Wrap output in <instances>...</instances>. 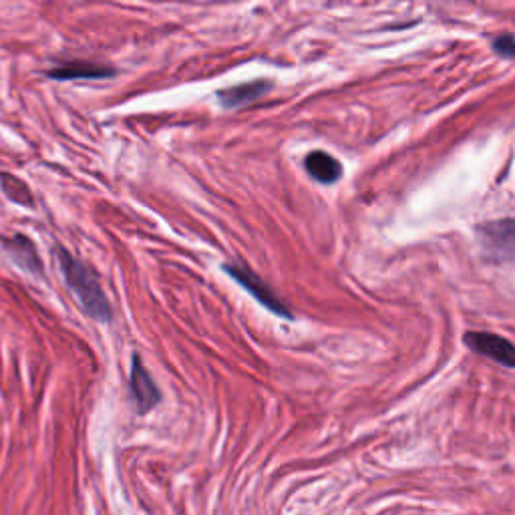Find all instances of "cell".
Masks as SVG:
<instances>
[{"mask_svg": "<svg viewBox=\"0 0 515 515\" xmlns=\"http://www.w3.org/2000/svg\"><path fill=\"white\" fill-rule=\"evenodd\" d=\"M57 256H59L61 272H63L69 288L77 294L85 312L97 322H109L113 316V310H111V304H109L97 276L67 250L59 248Z\"/></svg>", "mask_w": 515, "mask_h": 515, "instance_id": "cell-1", "label": "cell"}, {"mask_svg": "<svg viewBox=\"0 0 515 515\" xmlns=\"http://www.w3.org/2000/svg\"><path fill=\"white\" fill-rule=\"evenodd\" d=\"M481 254L489 262H515V218L495 220L477 228Z\"/></svg>", "mask_w": 515, "mask_h": 515, "instance_id": "cell-2", "label": "cell"}, {"mask_svg": "<svg viewBox=\"0 0 515 515\" xmlns=\"http://www.w3.org/2000/svg\"><path fill=\"white\" fill-rule=\"evenodd\" d=\"M224 272H228L240 286H244L264 308H268L270 312L284 316V318H292V312L288 310V306L250 270L240 268V266H232V264H224Z\"/></svg>", "mask_w": 515, "mask_h": 515, "instance_id": "cell-3", "label": "cell"}, {"mask_svg": "<svg viewBox=\"0 0 515 515\" xmlns=\"http://www.w3.org/2000/svg\"><path fill=\"white\" fill-rule=\"evenodd\" d=\"M465 345L471 351L501 363L503 367L515 369V347L503 336H497L491 332H467Z\"/></svg>", "mask_w": 515, "mask_h": 515, "instance_id": "cell-4", "label": "cell"}, {"mask_svg": "<svg viewBox=\"0 0 515 515\" xmlns=\"http://www.w3.org/2000/svg\"><path fill=\"white\" fill-rule=\"evenodd\" d=\"M131 393H133L139 413L151 411L159 403V397H161L153 379L149 377L147 369L143 367V361L139 355H135L131 361Z\"/></svg>", "mask_w": 515, "mask_h": 515, "instance_id": "cell-5", "label": "cell"}, {"mask_svg": "<svg viewBox=\"0 0 515 515\" xmlns=\"http://www.w3.org/2000/svg\"><path fill=\"white\" fill-rule=\"evenodd\" d=\"M304 165H306V171L310 174V178H314L320 184H334L342 176V165L326 151L308 153Z\"/></svg>", "mask_w": 515, "mask_h": 515, "instance_id": "cell-6", "label": "cell"}, {"mask_svg": "<svg viewBox=\"0 0 515 515\" xmlns=\"http://www.w3.org/2000/svg\"><path fill=\"white\" fill-rule=\"evenodd\" d=\"M115 71L109 67H101L95 63H67L49 71L51 79L57 81H73V79H103L111 77Z\"/></svg>", "mask_w": 515, "mask_h": 515, "instance_id": "cell-7", "label": "cell"}, {"mask_svg": "<svg viewBox=\"0 0 515 515\" xmlns=\"http://www.w3.org/2000/svg\"><path fill=\"white\" fill-rule=\"evenodd\" d=\"M268 89H270V83L254 81V83H244V85H236V87L224 89V91L218 93V99H220V103L224 107H240V105H246L250 101H256Z\"/></svg>", "mask_w": 515, "mask_h": 515, "instance_id": "cell-8", "label": "cell"}, {"mask_svg": "<svg viewBox=\"0 0 515 515\" xmlns=\"http://www.w3.org/2000/svg\"><path fill=\"white\" fill-rule=\"evenodd\" d=\"M7 250L13 254V260L17 264H21L25 270H29L33 274H43V264L39 262V256H37L31 240L17 236L13 242L7 244Z\"/></svg>", "mask_w": 515, "mask_h": 515, "instance_id": "cell-9", "label": "cell"}, {"mask_svg": "<svg viewBox=\"0 0 515 515\" xmlns=\"http://www.w3.org/2000/svg\"><path fill=\"white\" fill-rule=\"evenodd\" d=\"M0 186H3V192L7 194V198H11L13 202L21 204V206H33V196L27 184H23L21 180H17L15 176H7L0 174Z\"/></svg>", "mask_w": 515, "mask_h": 515, "instance_id": "cell-10", "label": "cell"}, {"mask_svg": "<svg viewBox=\"0 0 515 515\" xmlns=\"http://www.w3.org/2000/svg\"><path fill=\"white\" fill-rule=\"evenodd\" d=\"M493 49L495 53H499L501 57H507V59H515V37L511 35H501L493 41Z\"/></svg>", "mask_w": 515, "mask_h": 515, "instance_id": "cell-11", "label": "cell"}]
</instances>
